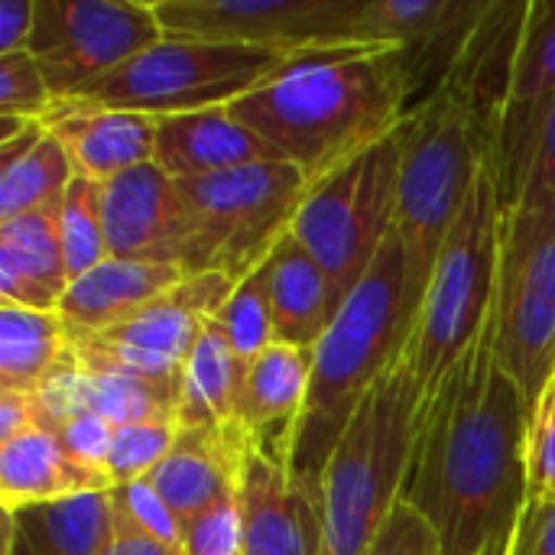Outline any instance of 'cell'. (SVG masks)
<instances>
[{
    "mask_svg": "<svg viewBox=\"0 0 555 555\" xmlns=\"http://www.w3.org/2000/svg\"><path fill=\"white\" fill-rule=\"evenodd\" d=\"M104 228L114 260L189 267L195 218L176 179L156 163L137 166L104 185Z\"/></svg>",
    "mask_w": 555,
    "mask_h": 555,
    "instance_id": "obj_15",
    "label": "cell"
},
{
    "mask_svg": "<svg viewBox=\"0 0 555 555\" xmlns=\"http://www.w3.org/2000/svg\"><path fill=\"white\" fill-rule=\"evenodd\" d=\"M400 137L397 231L406 247L410 286L420 302L478 169L494 163L498 127L462 75L449 72L439 91L406 114Z\"/></svg>",
    "mask_w": 555,
    "mask_h": 555,
    "instance_id": "obj_4",
    "label": "cell"
},
{
    "mask_svg": "<svg viewBox=\"0 0 555 555\" xmlns=\"http://www.w3.org/2000/svg\"><path fill=\"white\" fill-rule=\"evenodd\" d=\"M267 276L276 341L315 351L335 319L325 270L289 231L267 260Z\"/></svg>",
    "mask_w": 555,
    "mask_h": 555,
    "instance_id": "obj_27",
    "label": "cell"
},
{
    "mask_svg": "<svg viewBox=\"0 0 555 555\" xmlns=\"http://www.w3.org/2000/svg\"><path fill=\"white\" fill-rule=\"evenodd\" d=\"M33 397L42 410V429L72 413H94L111 426L176 420L179 403V397H172L169 390H159L130 374L85 367L72 351Z\"/></svg>",
    "mask_w": 555,
    "mask_h": 555,
    "instance_id": "obj_21",
    "label": "cell"
},
{
    "mask_svg": "<svg viewBox=\"0 0 555 555\" xmlns=\"http://www.w3.org/2000/svg\"><path fill=\"white\" fill-rule=\"evenodd\" d=\"M36 23V0H0V55L26 52Z\"/></svg>",
    "mask_w": 555,
    "mask_h": 555,
    "instance_id": "obj_42",
    "label": "cell"
},
{
    "mask_svg": "<svg viewBox=\"0 0 555 555\" xmlns=\"http://www.w3.org/2000/svg\"><path fill=\"white\" fill-rule=\"evenodd\" d=\"M555 107V0H530L520 46L511 68V88L498 127L491 172L501 189L504 211L520 198L527 169Z\"/></svg>",
    "mask_w": 555,
    "mask_h": 555,
    "instance_id": "obj_14",
    "label": "cell"
},
{
    "mask_svg": "<svg viewBox=\"0 0 555 555\" xmlns=\"http://www.w3.org/2000/svg\"><path fill=\"white\" fill-rule=\"evenodd\" d=\"M179 436L176 420H146V423H127L114 429L111 452L104 462V472L114 488L150 478L163 459L172 452Z\"/></svg>",
    "mask_w": 555,
    "mask_h": 555,
    "instance_id": "obj_33",
    "label": "cell"
},
{
    "mask_svg": "<svg viewBox=\"0 0 555 555\" xmlns=\"http://www.w3.org/2000/svg\"><path fill=\"white\" fill-rule=\"evenodd\" d=\"M289 65L293 59L267 49L202 39H163L124 62L117 72L94 81L78 98L117 111L172 117L208 107H231L234 101L283 75Z\"/></svg>",
    "mask_w": 555,
    "mask_h": 555,
    "instance_id": "obj_9",
    "label": "cell"
},
{
    "mask_svg": "<svg viewBox=\"0 0 555 555\" xmlns=\"http://www.w3.org/2000/svg\"><path fill=\"white\" fill-rule=\"evenodd\" d=\"M504 250V202L485 163L442 244L426 293L420 299L410 358L420 384V406L442 387L455 364L481 335L498 306Z\"/></svg>",
    "mask_w": 555,
    "mask_h": 555,
    "instance_id": "obj_6",
    "label": "cell"
},
{
    "mask_svg": "<svg viewBox=\"0 0 555 555\" xmlns=\"http://www.w3.org/2000/svg\"><path fill=\"white\" fill-rule=\"evenodd\" d=\"M491 0H371L367 36L377 46H397L413 81V107L449 78Z\"/></svg>",
    "mask_w": 555,
    "mask_h": 555,
    "instance_id": "obj_16",
    "label": "cell"
},
{
    "mask_svg": "<svg viewBox=\"0 0 555 555\" xmlns=\"http://www.w3.org/2000/svg\"><path fill=\"white\" fill-rule=\"evenodd\" d=\"M237 504L244 555H322V488L257 449L241 455Z\"/></svg>",
    "mask_w": 555,
    "mask_h": 555,
    "instance_id": "obj_17",
    "label": "cell"
},
{
    "mask_svg": "<svg viewBox=\"0 0 555 555\" xmlns=\"http://www.w3.org/2000/svg\"><path fill=\"white\" fill-rule=\"evenodd\" d=\"M111 501H114L117 520H124L127 527L140 530L143 537L182 553V524L169 511V504L159 498V491L153 488L150 478L111 488Z\"/></svg>",
    "mask_w": 555,
    "mask_h": 555,
    "instance_id": "obj_34",
    "label": "cell"
},
{
    "mask_svg": "<svg viewBox=\"0 0 555 555\" xmlns=\"http://www.w3.org/2000/svg\"><path fill=\"white\" fill-rule=\"evenodd\" d=\"M400 156L403 137L397 127L384 143L319 182L293 221L296 241L328 276L335 315L367 276L397 224Z\"/></svg>",
    "mask_w": 555,
    "mask_h": 555,
    "instance_id": "obj_8",
    "label": "cell"
},
{
    "mask_svg": "<svg viewBox=\"0 0 555 555\" xmlns=\"http://www.w3.org/2000/svg\"><path fill=\"white\" fill-rule=\"evenodd\" d=\"M244 371L247 367L234 358L224 332L211 319L182 374V390L176 403L179 429H205L247 446L237 433V397Z\"/></svg>",
    "mask_w": 555,
    "mask_h": 555,
    "instance_id": "obj_28",
    "label": "cell"
},
{
    "mask_svg": "<svg viewBox=\"0 0 555 555\" xmlns=\"http://www.w3.org/2000/svg\"><path fill=\"white\" fill-rule=\"evenodd\" d=\"M68 351L72 338L59 312L0 302V393H36Z\"/></svg>",
    "mask_w": 555,
    "mask_h": 555,
    "instance_id": "obj_29",
    "label": "cell"
},
{
    "mask_svg": "<svg viewBox=\"0 0 555 555\" xmlns=\"http://www.w3.org/2000/svg\"><path fill=\"white\" fill-rule=\"evenodd\" d=\"M185 276L189 273L182 267L107 257L101 267L68 286L59 302V319L65 322L72 341H85L133 319L150 302L176 289Z\"/></svg>",
    "mask_w": 555,
    "mask_h": 555,
    "instance_id": "obj_22",
    "label": "cell"
},
{
    "mask_svg": "<svg viewBox=\"0 0 555 555\" xmlns=\"http://www.w3.org/2000/svg\"><path fill=\"white\" fill-rule=\"evenodd\" d=\"M218 328L224 332L234 358L247 367L254 364L273 341V309H270V276H267V263L250 273L247 280H241L234 286V293L228 296V302L221 306V312L215 315Z\"/></svg>",
    "mask_w": 555,
    "mask_h": 555,
    "instance_id": "obj_32",
    "label": "cell"
},
{
    "mask_svg": "<svg viewBox=\"0 0 555 555\" xmlns=\"http://www.w3.org/2000/svg\"><path fill=\"white\" fill-rule=\"evenodd\" d=\"M55 98L29 52L0 55V114L46 120Z\"/></svg>",
    "mask_w": 555,
    "mask_h": 555,
    "instance_id": "obj_36",
    "label": "cell"
},
{
    "mask_svg": "<svg viewBox=\"0 0 555 555\" xmlns=\"http://www.w3.org/2000/svg\"><path fill=\"white\" fill-rule=\"evenodd\" d=\"M504 555H555V504L524 507L517 533Z\"/></svg>",
    "mask_w": 555,
    "mask_h": 555,
    "instance_id": "obj_41",
    "label": "cell"
},
{
    "mask_svg": "<svg viewBox=\"0 0 555 555\" xmlns=\"http://www.w3.org/2000/svg\"><path fill=\"white\" fill-rule=\"evenodd\" d=\"M117 533L111 491L3 511L0 555H101Z\"/></svg>",
    "mask_w": 555,
    "mask_h": 555,
    "instance_id": "obj_23",
    "label": "cell"
},
{
    "mask_svg": "<svg viewBox=\"0 0 555 555\" xmlns=\"http://www.w3.org/2000/svg\"><path fill=\"white\" fill-rule=\"evenodd\" d=\"M114 429L107 420L94 416V413H72V416H62L49 426V433L65 446V452L72 459H78L81 465L104 472V462H107V452H111V439H114Z\"/></svg>",
    "mask_w": 555,
    "mask_h": 555,
    "instance_id": "obj_39",
    "label": "cell"
},
{
    "mask_svg": "<svg viewBox=\"0 0 555 555\" xmlns=\"http://www.w3.org/2000/svg\"><path fill=\"white\" fill-rule=\"evenodd\" d=\"M29 429H42L39 400L33 393H0V446Z\"/></svg>",
    "mask_w": 555,
    "mask_h": 555,
    "instance_id": "obj_43",
    "label": "cell"
},
{
    "mask_svg": "<svg viewBox=\"0 0 555 555\" xmlns=\"http://www.w3.org/2000/svg\"><path fill=\"white\" fill-rule=\"evenodd\" d=\"M530 406L498 358V306L442 387L420 406L403 485L442 555H504L527 504Z\"/></svg>",
    "mask_w": 555,
    "mask_h": 555,
    "instance_id": "obj_1",
    "label": "cell"
},
{
    "mask_svg": "<svg viewBox=\"0 0 555 555\" xmlns=\"http://www.w3.org/2000/svg\"><path fill=\"white\" fill-rule=\"evenodd\" d=\"M244 452L247 446L228 436L205 429H179L172 452L150 475V481L169 504V511L179 517V524H185L237 491Z\"/></svg>",
    "mask_w": 555,
    "mask_h": 555,
    "instance_id": "obj_26",
    "label": "cell"
},
{
    "mask_svg": "<svg viewBox=\"0 0 555 555\" xmlns=\"http://www.w3.org/2000/svg\"><path fill=\"white\" fill-rule=\"evenodd\" d=\"M179 189L195 218V247L185 273H221L234 286L273 257L312 192L306 176L286 159L185 179Z\"/></svg>",
    "mask_w": 555,
    "mask_h": 555,
    "instance_id": "obj_7",
    "label": "cell"
},
{
    "mask_svg": "<svg viewBox=\"0 0 555 555\" xmlns=\"http://www.w3.org/2000/svg\"><path fill=\"white\" fill-rule=\"evenodd\" d=\"M511 211H527V215H540V211L553 215L555 211V107L546 117L543 137L537 143L533 163H530L524 189H520V198Z\"/></svg>",
    "mask_w": 555,
    "mask_h": 555,
    "instance_id": "obj_40",
    "label": "cell"
},
{
    "mask_svg": "<svg viewBox=\"0 0 555 555\" xmlns=\"http://www.w3.org/2000/svg\"><path fill=\"white\" fill-rule=\"evenodd\" d=\"M182 555H244L237 491L182 524Z\"/></svg>",
    "mask_w": 555,
    "mask_h": 555,
    "instance_id": "obj_37",
    "label": "cell"
},
{
    "mask_svg": "<svg viewBox=\"0 0 555 555\" xmlns=\"http://www.w3.org/2000/svg\"><path fill=\"white\" fill-rule=\"evenodd\" d=\"M117 517V514H114ZM101 555H182L179 550H169L150 537H143L140 530L127 527L124 520H117V533H114V543L104 550Z\"/></svg>",
    "mask_w": 555,
    "mask_h": 555,
    "instance_id": "obj_44",
    "label": "cell"
},
{
    "mask_svg": "<svg viewBox=\"0 0 555 555\" xmlns=\"http://www.w3.org/2000/svg\"><path fill=\"white\" fill-rule=\"evenodd\" d=\"M68 286L55 215L36 211L0 221V302L59 312Z\"/></svg>",
    "mask_w": 555,
    "mask_h": 555,
    "instance_id": "obj_24",
    "label": "cell"
},
{
    "mask_svg": "<svg viewBox=\"0 0 555 555\" xmlns=\"http://www.w3.org/2000/svg\"><path fill=\"white\" fill-rule=\"evenodd\" d=\"M416 420L420 384L406 351L367 390L322 468V555H364L374 543L403 501Z\"/></svg>",
    "mask_w": 555,
    "mask_h": 555,
    "instance_id": "obj_5",
    "label": "cell"
},
{
    "mask_svg": "<svg viewBox=\"0 0 555 555\" xmlns=\"http://www.w3.org/2000/svg\"><path fill=\"white\" fill-rule=\"evenodd\" d=\"M371 0H156L166 39H202L312 59L374 49L364 16Z\"/></svg>",
    "mask_w": 555,
    "mask_h": 555,
    "instance_id": "obj_10",
    "label": "cell"
},
{
    "mask_svg": "<svg viewBox=\"0 0 555 555\" xmlns=\"http://www.w3.org/2000/svg\"><path fill=\"white\" fill-rule=\"evenodd\" d=\"M42 124L62 143L75 176L98 185L153 163L159 117L104 107L88 98H68L55 101Z\"/></svg>",
    "mask_w": 555,
    "mask_h": 555,
    "instance_id": "obj_18",
    "label": "cell"
},
{
    "mask_svg": "<svg viewBox=\"0 0 555 555\" xmlns=\"http://www.w3.org/2000/svg\"><path fill=\"white\" fill-rule=\"evenodd\" d=\"M231 293L234 283L221 273L185 276L176 289L150 302L133 319L94 338L72 341V354L85 367L130 374L179 397L185 364L205 325L221 312Z\"/></svg>",
    "mask_w": 555,
    "mask_h": 555,
    "instance_id": "obj_13",
    "label": "cell"
},
{
    "mask_svg": "<svg viewBox=\"0 0 555 555\" xmlns=\"http://www.w3.org/2000/svg\"><path fill=\"white\" fill-rule=\"evenodd\" d=\"M55 218H59L65 270L68 280L75 283L111 257L107 228H104V185L75 176Z\"/></svg>",
    "mask_w": 555,
    "mask_h": 555,
    "instance_id": "obj_31",
    "label": "cell"
},
{
    "mask_svg": "<svg viewBox=\"0 0 555 555\" xmlns=\"http://www.w3.org/2000/svg\"><path fill=\"white\" fill-rule=\"evenodd\" d=\"M111 478L81 465L49 429H29L0 446V507L49 504L111 491Z\"/></svg>",
    "mask_w": 555,
    "mask_h": 555,
    "instance_id": "obj_25",
    "label": "cell"
},
{
    "mask_svg": "<svg viewBox=\"0 0 555 555\" xmlns=\"http://www.w3.org/2000/svg\"><path fill=\"white\" fill-rule=\"evenodd\" d=\"M410 111L413 81L397 46L299 59L231 104L312 189L384 143Z\"/></svg>",
    "mask_w": 555,
    "mask_h": 555,
    "instance_id": "obj_2",
    "label": "cell"
},
{
    "mask_svg": "<svg viewBox=\"0 0 555 555\" xmlns=\"http://www.w3.org/2000/svg\"><path fill=\"white\" fill-rule=\"evenodd\" d=\"M555 504V380L540 397L527 436V504Z\"/></svg>",
    "mask_w": 555,
    "mask_h": 555,
    "instance_id": "obj_35",
    "label": "cell"
},
{
    "mask_svg": "<svg viewBox=\"0 0 555 555\" xmlns=\"http://www.w3.org/2000/svg\"><path fill=\"white\" fill-rule=\"evenodd\" d=\"M276 159H283V153L244 120H237L231 107L159 117L153 163L176 182Z\"/></svg>",
    "mask_w": 555,
    "mask_h": 555,
    "instance_id": "obj_20",
    "label": "cell"
},
{
    "mask_svg": "<svg viewBox=\"0 0 555 555\" xmlns=\"http://www.w3.org/2000/svg\"><path fill=\"white\" fill-rule=\"evenodd\" d=\"M75 179L72 159L62 143L46 130L42 140L10 166H0V221L23 215H59L65 192Z\"/></svg>",
    "mask_w": 555,
    "mask_h": 555,
    "instance_id": "obj_30",
    "label": "cell"
},
{
    "mask_svg": "<svg viewBox=\"0 0 555 555\" xmlns=\"http://www.w3.org/2000/svg\"><path fill=\"white\" fill-rule=\"evenodd\" d=\"M416 312L420 302L410 286L406 247L393 224L374 267L312 351L309 397L289 452L293 478L319 485L332 449L367 390L410 351Z\"/></svg>",
    "mask_w": 555,
    "mask_h": 555,
    "instance_id": "obj_3",
    "label": "cell"
},
{
    "mask_svg": "<svg viewBox=\"0 0 555 555\" xmlns=\"http://www.w3.org/2000/svg\"><path fill=\"white\" fill-rule=\"evenodd\" d=\"M498 358L533 416L555 380V211H504Z\"/></svg>",
    "mask_w": 555,
    "mask_h": 555,
    "instance_id": "obj_11",
    "label": "cell"
},
{
    "mask_svg": "<svg viewBox=\"0 0 555 555\" xmlns=\"http://www.w3.org/2000/svg\"><path fill=\"white\" fill-rule=\"evenodd\" d=\"M163 39L156 3L36 0L26 52L42 68L52 98L68 101Z\"/></svg>",
    "mask_w": 555,
    "mask_h": 555,
    "instance_id": "obj_12",
    "label": "cell"
},
{
    "mask_svg": "<svg viewBox=\"0 0 555 555\" xmlns=\"http://www.w3.org/2000/svg\"><path fill=\"white\" fill-rule=\"evenodd\" d=\"M364 555H442V543L433 524L410 501H400Z\"/></svg>",
    "mask_w": 555,
    "mask_h": 555,
    "instance_id": "obj_38",
    "label": "cell"
},
{
    "mask_svg": "<svg viewBox=\"0 0 555 555\" xmlns=\"http://www.w3.org/2000/svg\"><path fill=\"white\" fill-rule=\"evenodd\" d=\"M312 380V351L273 341L244 371L237 397L241 439L289 468L293 439L306 410Z\"/></svg>",
    "mask_w": 555,
    "mask_h": 555,
    "instance_id": "obj_19",
    "label": "cell"
}]
</instances>
